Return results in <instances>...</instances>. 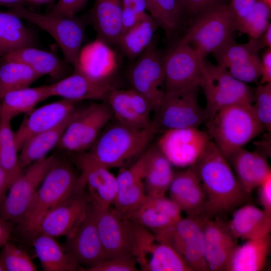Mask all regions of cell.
<instances>
[{
	"mask_svg": "<svg viewBox=\"0 0 271 271\" xmlns=\"http://www.w3.org/2000/svg\"><path fill=\"white\" fill-rule=\"evenodd\" d=\"M194 165L206 197L205 219L221 217L248 203L249 194L211 140Z\"/></svg>",
	"mask_w": 271,
	"mask_h": 271,
	"instance_id": "cell-1",
	"label": "cell"
},
{
	"mask_svg": "<svg viewBox=\"0 0 271 271\" xmlns=\"http://www.w3.org/2000/svg\"><path fill=\"white\" fill-rule=\"evenodd\" d=\"M205 123L210 140L227 160L235 152L265 131L249 103L224 107Z\"/></svg>",
	"mask_w": 271,
	"mask_h": 271,
	"instance_id": "cell-2",
	"label": "cell"
},
{
	"mask_svg": "<svg viewBox=\"0 0 271 271\" xmlns=\"http://www.w3.org/2000/svg\"><path fill=\"white\" fill-rule=\"evenodd\" d=\"M108 123L87 152L108 169L120 167L144 152L156 133L152 128H135L117 120Z\"/></svg>",
	"mask_w": 271,
	"mask_h": 271,
	"instance_id": "cell-3",
	"label": "cell"
},
{
	"mask_svg": "<svg viewBox=\"0 0 271 271\" xmlns=\"http://www.w3.org/2000/svg\"><path fill=\"white\" fill-rule=\"evenodd\" d=\"M80 183L73 168L56 158L18 224L21 229L30 235L42 217L72 194Z\"/></svg>",
	"mask_w": 271,
	"mask_h": 271,
	"instance_id": "cell-4",
	"label": "cell"
},
{
	"mask_svg": "<svg viewBox=\"0 0 271 271\" xmlns=\"http://www.w3.org/2000/svg\"><path fill=\"white\" fill-rule=\"evenodd\" d=\"M234 22L228 5H215L197 15L180 41L190 45L205 58L234 39Z\"/></svg>",
	"mask_w": 271,
	"mask_h": 271,
	"instance_id": "cell-5",
	"label": "cell"
},
{
	"mask_svg": "<svg viewBox=\"0 0 271 271\" xmlns=\"http://www.w3.org/2000/svg\"><path fill=\"white\" fill-rule=\"evenodd\" d=\"M200 86L206 98L204 108L207 120L217 111L241 103L252 104L253 91L249 86L233 77L225 69L203 58Z\"/></svg>",
	"mask_w": 271,
	"mask_h": 271,
	"instance_id": "cell-6",
	"label": "cell"
},
{
	"mask_svg": "<svg viewBox=\"0 0 271 271\" xmlns=\"http://www.w3.org/2000/svg\"><path fill=\"white\" fill-rule=\"evenodd\" d=\"M199 87L165 91L152 118L156 133L176 128L199 127L207 121L204 108L198 101Z\"/></svg>",
	"mask_w": 271,
	"mask_h": 271,
	"instance_id": "cell-7",
	"label": "cell"
},
{
	"mask_svg": "<svg viewBox=\"0 0 271 271\" xmlns=\"http://www.w3.org/2000/svg\"><path fill=\"white\" fill-rule=\"evenodd\" d=\"M9 11L49 33L61 49L65 62L74 68L77 66L85 36V22L83 18L41 14L23 6L10 9Z\"/></svg>",
	"mask_w": 271,
	"mask_h": 271,
	"instance_id": "cell-8",
	"label": "cell"
},
{
	"mask_svg": "<svg viewBox=\"0 0 271 271\" xmlns=\"http://www.w3.org/2000/svg\"><path fill=\"white\" fill-rule=\"evenodd\" d=\"M77 189L64 200L47 212L40 219L30 235L47 234L52 237L71 235L85 218L91 204L86 184L80 177Z\"/></svg>",
	"mask_w": 271,
	"mask_h": 271,
	"instance_id": "cell-9",
	"label": "cell"
},
{
	"mask_svg": "<svg viewBox=\"0 0 271 271\" xmlns=\"http://www.w3.org/2000/svg\"><path fill=\"white\" fill-rule=\"evenodd\" d=\"M203 220L187 216L165 228L153 231L172 246L193 271L210 270L204 253Z\"/></svg>",
	"mask_w": 271,
	"mask_h": 271,
	"instance_id": "cell-10",
	"label": "cell"
},
{
	"mask_svg": "<svg viewBox=\"0 0 271 271\" xmlns=\"http://www.w3.org/2000/svg\"><path fill=\"white\" fill-rule=\"evenodd\" d=\"M56 159L55 156H51L33 163L11 183L0 205V218L14 224L22 220Z\"/></svg>",
	"mask_w": 271,
	"mask_h": 271,
	"instance_id": "cell-11",
	"label": "cell"
},
{
	"mask_svg": "<svg viewBox=\"0 0 271 271\" xmlns=\"http://www.w3.org/2000/svg\"><path fill=\"white\" fill-rule=\"evenodd\" d=\"M163 56L155 37L131 66L128 78L132 89L143 95L156 112L165 93Z\"/></svg>",
	"mask_w": 271,
	"mask_h": 271,
	"instance_id": "cell-12",
	"label": "cell"
},
{
	"mask_svg": "<svg viewBox=\"0 0 271 271\" xmlns=\"http://www.w3.org/2000/svg\"><path fill=\"white\" fill-rule=\"evenodd\" d=\"M112 117L106 101L81 108L67 127L57 146L72 153L84 152L90 148Z\"/></svg>",
	"mask_w": 271,
	"mask_h": 271,
	"instance_id": "cell-13",
	"label": "cell"
},
{
	"mask_svg": "<svg viewBox=\"0 0 271 271\" xmlns=\"http://www.w3.org/2000/svg\"><path fill=\"white\" fill-rule=\"evenodd\" d=\"M210 142L206 131L188 127L164 131L156 146L172 166L186 168L195 164Z\"/></svg>",
	"mask_w": 271,
	"mask_h": 271,
	"instance_id": "cell-14",
	"label": "cell"
},
{
	"mask_svg": "<svg viewBox=\"0 0 271 271\" xmlns=\"http://www.w3.org/2000/svg\"><path fill=\"white\" fill-rule=\"evenodd\" d=\"M203 58L179 41L163 56L165 91L200 87Z\"/></svg>",
	"mask_w": 271,
	"mask_h": 271,
	"instance_id": "cell-15",
	"label": "cell"
},
{
	"mask_svg": "<svg viewBox=\"0 0 271 271\" xmlns=\"http://www.w3.org/2000/svg\"><path fill=\"white\" fill-rule=\"evenodd\" d=\"M93 207L96 227L106 258L133 257L131 222L114 208L100 209Z\"/></svg>",
	"mask_w": 271,
	"mask_h": 271,
	"instance_id": "cell-16",
	"label": "cell"
},
{
	"mask_svg": "<svg viewBox=\"0 0 271 271\" xmlns=\"http://www.w3.org/2000/svg\"><path fill=\"white\" fill-rule=\"evenodd\" d=\"M73 154L74 162L81 172L80 176L85 182L93 205L100 209L111 207L117 192L116 176L94 160L87 152Z\"/></svg>",
	"mask_w": 271,
	"mask_h": 271,
	"instance_id": "cell-17",
	"label": "cell"
},
{
	"mask_svg": "<svg viewBox=\"0 0 271 271\" xmlns=\"http://www.w3.org/2000/svg\"><path fill=\"white\" fill-rule=\"evenodd\" d=\"M262 48L260 38H250L244 44H238L234 39L214 54L218 65L237 80L247 81L260 71L261 59L258 53Z\"/></svg>",
	"mask_w": 271,
	"mask_h": 271,
	"instance_id": "cell-18",
	"label": "cell"
},
{
	"mask_svg": "<svg viewBox=\"0 0 271 271\" xmlns=\"http://www.w3.org/2000/svg\"><path fill=\"white\" fill-rule=\"evenodd\" d=\"M119 66L115 51L111 45L97 38L81 49L74 70L101 83H115L114 80Z\"/></svg>",
	"mask_w": 271,
	"mask_h": 271,
	"instance_id": "cell-19",
	"label": "cell"
},
{
	"mask_svg": "<svg viewBox=\"0 0 271 271\" xmlns=\"http://www.w3.org/2000/svg\"><path fill=\"white\" fill-rule=\"evenodd\" d=\"M78 102L63 98L27 113L17 130L14 132L19 151L31 137L51 129L65 120L77 108Z\"/></svg>",
	"mask_w": 271,
	"mask_h": 271,
	"instance_id": "cell-20",
	"label": "cell"
},
{
	"mask_svg": "<svg viewBox=\"0 0 271 271\" xmlns=\"http://www.w3.org/2000/svg\"><path fill=\"white\" fill-rule=\"evenodd\" d=\"M205 257L213 271H226L232 253L238 245L227 221L220 216L204 219L202 223Z\"/></svg>",
	"mask_w": 271,
	"mask_h": 271,
	"instance_id": "cell-21",
	"label": "cell"
},
{
	"mask_svg": "<svg viewBox=\"0 0 271 271\" xmlns=\"http://www.w3.org/2000/svg\"><path fill=\"white\" fill-rule=\"evenodd\" d=\"M64 246L79 265L91 267L106 258L96 227L95 212L91 202L81 223L67 237Z\"/></svg>",
	"mask_w": 271,
	"mask_h": 271,
	"instance_id": "cell-22",
	"label": "cell"
},
{
	"mask_svg": "<svg viewBox=\"0 0 271 271\" xmlns=\"http://www.w3.org/2000/svg\"><path fill=\"white\" fill-rule=\"evenodd\" d=\"M170 199L188 216L205 219L206 199L194 165L174 172L169 186Z\"/></svg>",
	"mask_w": 271,
	"mask_h": 271,
	"instance_id": "cell-23",
	"label": "cell"
},
{
	"mask_svg": "<svg viewBox=\"0 0 271 271\" xmlns=\"http://www.w3.org/2000/svg\"><path fill=\"white\" fill-rule=\"evenodd\" d=\"M49 86L51 96H60L78 102L85 100L105 101L109 92L118 88L116 83H101L76 70Z\"/></svg>",
	"mask_w": 271,
	"mask_h": 271,
	"instance_id": "cell-24",
	"label": "cell"
},
{
	"mask_svg": "<svg viewBox=\"0 0 271 271\" xmlns=\"http://www.w3.org/2000/svg\"><path fill=\"white\" fill-rule=\"evenodd\" d=\"M243 190L248 194L271 175L266 154L241 148L227 159Z\"/></svg>",
	"mask_w": 271,
	"mask_h": 271,
	"instance_id": "cell-25",
	"label": "cell"
},
{
	"mask_svg": "<svg viewBox=\"0 0 271 271\" xmlns=\"http://www.w3.org/2000/svg\"><path fill=\"white\" fill-rule=\"evenodd\" d=\"M181 210L165 196L146 197L127 218L153 231L165 228L181 218Z\"/></svg>",
	"mask_w": 271,
	"mask_h": 271,
	"instance_id": "cell-26",
	"label": "cell"
},
{
	"mask_svg": "<svg viewBox=\"0 0 271 271\" xmlns=\"http://www.w3.org/2000/svg\"><path fill=\"white\" fill-rule=\"evenodd\" d=\"M227 223L231 233L236 239L262 237L270 234L271 211L246 203L234 210Z\"/></svg>",
	"mask_w": 271,
	"mask_h": 271,
	"instance_id": "cell-27",
	"label": "cell"
},
{
	"mask_svg": "<svg viewBox=\"0 0 271 271\" xmlns=\"http://www.w3.org/2000/svg\"><path fill=\"white\" fill-rule=\"evenodd\" d=\"M122 0H95L91 19L97 38L117 45L121 35Z\"/></svg>",
	"mask_w": 271,
	"mask_h": 271,
	"instance_id": "cell-28",
	"label": "cell"
},
{
	"mask_svg": "<svg viewBox=\"0 0 271 271\" xmlns=\"http://www.w3.org/2000/svg\"><path fill=\"white\" fill-rule=\"evenodd\" d=\"M81 108H77L57 126L34 136L27 140L20 149L19 155L21 169L46 157L48 153L57 146L69 123L78 114Z\"/></svg>",
	"mask_w": 271,
	"mask_h": 271,
	"instance_id": "cell-29",
	"label": "cell"
},
{
	"mask_svg": "<svg viewBox=\"0 0 271 271\" xmlns=\"http://www.w3.org/2000/svg\"><path fill=\"white\" fill-rule=\"evenodd\" d=\"M246 240L234 249L226 271H260L264 268L270 246V234Z\"/></svg>",
	"mask_w": 271,
	"mask_h": 271,
	"instance_id": "cell-30",
	"label": "cell"
},
{
	"mask_svg": "<svg viewBox=\"0 0 271 271\" xmlns=\"http://www.w3.org/2000/svg\"><path fill=\"white\" fill-rule=\"evenodd\" d=\"M33 245L45 271H74L79 266L64 245L54 237L37 234L33 236Z\"/></svg>",
	"mask_w": 271,
	"mask_h": 271,
	"instance_id": "cell-31",
	"label": "cell"
},
{
	"mask_svg": "<svg viewBox=\"0 0 271 271\" xmlns=\"http://www.w3.org/2000/svg\"><path fill=\"white\" fill-rule=\"evenodd\" d=\"M147 153L144 178L146 193L152 196H165L174 174L172 165L156 145Z\"/></svg>",
	"mask_w": 271,
	"mask_h": 271,
	"instance_id": "cell-32",
	"label": "cell"
},
{
	"mask_svg": "<svg viewBox=\"0 0 271 271\" xmlns=\"http://www.w3.org/2000/svg\"><path fill=\"white\" fill-rule=\"evenodd\" d=\"M7 60L23 63L41 76L49 75L59 78L66 70V62H63L55 54L34 47H26L13 51L3 57Z\"/></svg>",
	"mask_w": 271,
	"mask_h": 271,
	"instance_id": "cell-33",
	"label": "cell"
},
{
	"mask_svg": "<svg viewBox=\"0 0 271 271\" xmlns=\"http://www.w3.org/2000/svg\"><path fill=\"white\" fill-rule=\"evenodd\" d=\"M51 96L49 85L28 87L8 92L0 102V117L12 120L19 114L31 111L39 102Z\"/></svg>",
	"mask_w": 271,
	"mask_h": 271,
	"instance_id": "cell-34",
	"label": "cell"
},
{
	"mask_svg": "<svg viewBox=\"0 0 271 271\" xmlns=\"http://www.w3.org/2000/svg\"><path fill=\"white\" fill-rule=\"evenodd\" d=\"M36 38L21 18L10 11H0V57L15 50L33 47Z\"/></svg>",
	"mask_w": 271,
	"mask_h": 271,
	"instance_id": "cell-35",
	"label": "cell"
},
{
	"mask_svg": "<svg viewBox=\"0 0 271 271\" xmlns=\"http://www.w3.org/2000/svg\"><path fill=\"white\" fill-rule=\"evenodd\" d=\"M158 26L148 14L135 26L122 33L117 46L129 60L142 54L154 39Z\"/></svg>",
	"mask_w": 271,
	"mask_h": 271,
	"instance_id": "cell-36",
	"label": "cell"
},
{
	"mask_svg": "<svg viewBox=\"0 0 271 271\" xmlns=\"http://www.w3.org/2000/svg\"><path fill=\"white\" fill-rule=\"evenodd\" d=\"M41 77L39 74L23 63L3 59L0 64L1 99L8 92L29 87Z\"/></svg>",
	"mask_w": 271,
	"mask_h": 271,
	"instance_id": "cell-37",
	"label": "cell"
},
{
	"mask_svg": "<svg viewBox=\"0 0 271 271\" xmlns=\"http://www.w3.org/2000/svg\"><path fill=\"white\" fill-rule=\"evenodd\" d=\"M149 15L168 36L179 28L183 8L179 0H145Z\"/></svg>",
	"mask_w": 271,
	"mask_h": 271,
	"instance_id": "cell-38",
	"label": "cell"
},
{
	"mask_svg": "<svg viewBox=\"0 0 271 271\" xmlns=\"http://www.w3.org/2000/svg\"><path fill=\"white\" fill-rule=\"evenodd\" d=\"M11 120L0 117V167L7 173L10 183L22 173Z\"/></svg>",
	"mask_w": 271,
	"mask_h": 271,
	"instance_id": "cell-39",
	"label": "cell"
},
{
	"mask_svg": "<svg viewBox=\"0 0 271 271\" xmlns=\"http://www.w3.org/2000/svg\"><path fill=\"white\" fill-rule=\"evenodd\" d=\"M106 101L113 116L118 122L138 128H153L152 125L143 119L136 111L130 99L128 89L119 88L113 89L108 94Z\"/></svg>",
	"mask_w": 271,
	"mask_h": 271,
	"instance_id": "cell-40",
	"label": "cell"
},
{
	"mask_svg": "<svg viewBox=\"0 0 271 271\" xmlns=\"http://www.w3.org/2000/svg\"><path fill=\"white\" fill-rule=\"evenodd\" d=\"M270 17V8L261 1L257 0L245 17L235 21V30L247 34L251 39H259L269 24Z\"/></svg>",
	"mask_w": 271,
	"mask_h": 271,
	"instance_id": "cell-41",
	"label": "cell"
},
{
	"mask_svg": "<svg viewBox=\"0 0 271 271\" xmlns=\"http://www.w3.org/2000/svg\"><path fill=\"white\" fill-rule=\"evenodd\" d=\"M6 271H35L37 267L28 254L8 241L0 252Z\"/></svg>",
	"mask_w": 271,
	"mask_h": 271,
	"instance_id": "cell-42",
	"label": "cell"
},
{
	"mask_svg": "<svg viewBox=\"0 0 271 271\" xmlns=\"http://www.w3.org/2000/svg\"><path fill=\"white\" fill-rule=\"evenodd\" d=\"M253 110L265 130H271V82L259 85L253 90Z\"/></svg>",
	"mask_w": 271,
	"mask_h": 271,
	"instance_id": "cell-43",
	"label": "cell"
},
{
	"mask_svg": "<svg viewBox=\"0 0 271 271\" xmlns=\"http://www.w3.org/2000/svg\"><path fill=\"white\" fill-rule=\"evenodd\" d=\"M88 271H137L138 264L134 258L129 256L106 258L97 264L86 268Z\"/></svg>",
	"mask_w": 271,
	"mask_h": 271,
	"instance_id": "cell-44",
	"label": "cell"
},
{
	"mask_svg": "<svg viewBox=\"0 0 271 271\" xmlns=\"http://www.w3.org/2000/svg\"><path fill=\"white\" fill-rule=\"evenodd\" d=\"M88 0H59L48 14L61 17L75 16L86 5Z\"/></svg>",
	"mask_w": 271,
	"mask_h": 271,
	"instance_id": "cell-45",
	"label": "cell"
},
{
	"mask_svg": "<svg viewBox=\"0 0 271 271\" xmlns=\"http://www.w3.org/2000/svg\"><path fill=\"white\" fill-rule=\"evenodd\" d=\"M222 0H183V9L189 12L198 14L205 10L221 4Z\"/></svg>",
	"mask_w": 271,
	"mask_h": 271,
	"instance_id": "cell-46",
	"label": "cell"
},
{
	"mask_svg": "<svg viewBox=\"0 0 271 271\" xmlns=\"http://www.w3.org/2000/svg\"><path fill=\"white\" fill-rule=\"evenodd\" d=\"M257 0H231L229 6L235 21L245 17L251 10Z\"/></svg>",
	"mask_w": 271,
	"mask_h": 271,
	"instance_id": "cell-47",
	"label": "cell"
},
{
	"mask_svg": "<svg viewBox=\"0 0 271 271\" xmlns=\"http://www.w3.org/2000/svg\"><path fill=\"white\" fill-rule=\"evenodd\" d=\"M262 209L271 211V175L268 176L257 187Z\"/></svg>",
	"mask_w": 271,
	"mask_h": 271,
	"instance_id": "cell-48",
	"label": "cell"
},
{
	"mask_svg": "<svg viewBox=\"0 0 271 271\" xmlns=\"http://www.w3.org/2000/svg\"><path fill=\"white\" fill-rule=\"evenodd\" d=\"M142 19L132 8L122 7L121 14V34L135 26Z\"/></svg>",
	"mask_w": 271,
	"mask_h": 271,
	"instance_id": "cell-49",
	"label": "cell"
},
{
	"mask_svg": "<svg viewBox=\"0 0 271 271\" xmlns=\"http://www.w3.org/2000/svg\"><path fill=\"white\" fill-rule=\"evenodd\" d=\"M269 82H271V48H268L262 56L259 84Z\"/></svg>",
	"mask_w": 271,
	"mask_h": 271,
	"instance_id": "cell-50",
	"label": "cell"
},
{
	"mask_svg": "<svg viewBox=\"0 0 271 271\" xmlns=\"http://www.w3.org/2000/svg\"><path fill=\"white\" fill-rule=\"evenodd\" d=\"M14 223L0 218V247L10 241L14 230Z\"/></svg>",
	"mask_w": 271,
	"mask_h": 271,
	"instance_id": "cell-51",
	"label": "cell"
},
{
	"mask_svg": "<svg viewBox=\"0 0 271 271\" xmlns=\"http://www.w3.org/2000/svg\"><path fill=\"white\" fill-rule=\"evenodd\" d=\"M122 7L132 8L141 19L148 14L145 0H122Z\"/></svg>",
	"mask_w": 271,
	"mask_h": 271,
	"instance_id": "cell-52",
	"label": "cell"
},
{
	"mask_svg": "<svg viewBox=\"0 0 271 271\" xmlns=\"http://www.w3.org/2000/svg\"><path fill=\"white\" fill-rule=\"evenodd\" d=\"M10 184L7 173L0 167V205L6 196Z\"/></svg>",
	"mask_w": 271,
	"mask_h": 271,
	"instance_id": "cell-53",
	"label": "cell"
},
{
	"mask_svg": "<svg viewBox=\"0 0 271 271\" xmlns=\"http://www.w3.org/2000/svg\"><path fill=\"white\" fill-rule=\"evenodd\" d=\"M30 2V0H0V6L12 9L17 7H24V5Z\"/></svg>",
	"mask_w": 271,
	"mask_h": 271,
	"instance_id": "cell-54",
	"label": "cell"
},
{
	"mask_svg": "<svg viewBox=\"0 0 271 271\" xmlns=\"http://www.w3.org/2000/svg\"><path fill=\"white\" fill-rule=\"evenodd\" d=\"M260 40L263 47H267L271 48V24L269 23L265 31L261 36Z\"/></svg>",
	"mask_w": 271,
	"mask_h": 271,
	"instance_id": "cell-55",
	"label": "cell"
},
{
	"mask_svg": "<svg viewBox=\"0 0 271 271\" xmlns=\"http://www.w3.org/2000/svg\"><path fill=\"white\" fill-rule=\"evenodd\" d=\"M0 271H6L4 264L0 255Z\"/></svg>",
	"mask_w": 271,
	"mask_h": 271,
	"instance_id": "cell-56",
	"label": "cell"
},
{
	"mask_svg": "<svg viewBox=\"0 0 271 271\" xmlns=\"http://www.w3.org/2000/svg\"><path fill=\"white\" fill-rule=\"evenodd\" d=\"M50 0H30L31 2H33L35 3H43L48 2Z\"/></svg>",
	"mask_w": 271,
	"mask_h": 271,
	"instance_id": "cell-57",
	"label": "cell"
},
{
	"mask_svg": "<svg viewBox=\"0 0 271 271\" xmlns=\"http://www.w3.org/2000/svg\"><path fill=\"white\" fill-rule=\"evenodd\" d=\"M271 8V0H259Z\"/></svg>",
	"mask_w": 271,
	"mask_h": 271,
	"instance_id": "cell-58",
	"label": "cell"
},
{
	"mask_svg": "<svg viewBox=\"0 0 271 271\" xmlns=\"http://www.w3.org/2000/svg\"><path fill=\"white\" fill-rule=\"evenodd\" d=\"M179 2L180 3L181 5H182L183 8V0H179ZM184 10V9H183Z\"/></svg>",
	"mask_w": 271,
	"mask_h": 271,
	"instance_id": "cell-59",
	"label": "cell"
},
{
	"mask_svg": "<svg viewBox=\"0 0 271 271\" xmlns=\"http://www.w3.org/2000/svg\"><path fill=\"white\" fill-rule=\"evenodd\" d=\"M1 96H0V102H1Z\"/></svg>",
	"mask_w": 271,
	"mask_h": 271,
	"instance_id": "cell-60",
	"label": "cell"
}]
</instances>
